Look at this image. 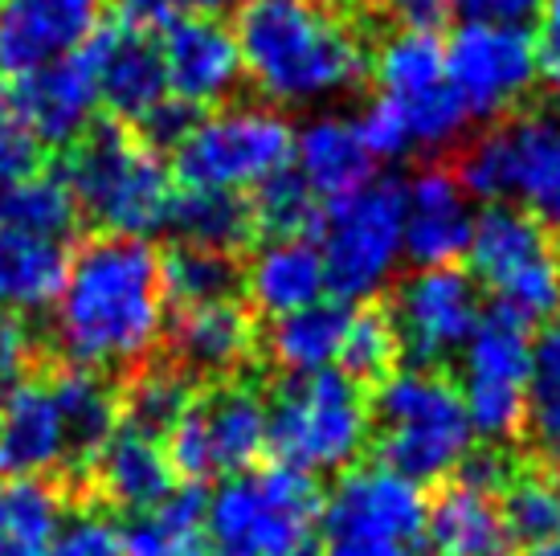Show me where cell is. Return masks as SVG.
I'll return each mask as SVG.
<instances>
[{"label":"cell","mask_w":560,"mask_h":556,"mask_svg":"<svg viewBox=\"0 0 560 556\" xmlns=\"http://www.w3.org/2000/svg\"><path fill=\"white\" fill-rule=\"evenodd\" d=\"M33 364V332L16 315H0V402L16 385L30 381Z\"/></svg>","instance_id":"ee69618b"},{"label":"cell","mask_w":560,"mask_h":556,"mask_svg":"<svg viewBox=\"0 0 560 556\" xmlns=\"http://www.w3.org/2000/svg\"><path fill=\"white\" fill-rule=\"evenodd\" d=\"M430 499L389 466H352L324 503V541H369L409 548L425 532Z\"/></svg>","instance_id":"2e32d148"},{"label":"cell","mask_w":560,"mask_h":556,"mask_svg":"<svg viewBox=\"0 0 560 556\" xmlns=\"http://www.w3.org/2000/svg\"><path fill=\"white\" fill-rule=\"evenodd\" d=\"M249 213H254V230H262L270 242L275 238H303V230L319 225V209H315L312 188L303 185L295 172H282L275 181H266L254 193Z\"/></svg>","instance_id":"ab89813d"},{"label":"cell","mask_w":560,"mask_h":556,"mask_svg":"<svg viewBox=\"0 0 560 556\" xmlns=\"http://www.w3.org/2000/svg\"><path fill=\"white\" fill-rule=\"evenodd\" d=\"M373 442V402L343 372L291 377L270 402V450L299 475L352 471Z\"/></svg>","instance_id":"8992f818"},{"label":"cell","mask_w":560,"mask_h":556,"mask_svg":"<svg viewBox=\"0 0 560 556\" xmlns=\"http://www.w3.org/2000/svg\"><path fill=\"white\" fill-rule=\"evenodd\" d=\"M42 172V143L21 127L9 99H0V185Z\"/></svg>","instance_id":"b9f144b4"},{"label":"cell","mask_w":560,"mask_h":556,"mask_svg":"<svg viewBox=\"0 0 560 556\" xmlns=\"http://www.w3.org/2000/svg\"><path fill=\"white\" fill-rule=\"evenodd\" d=\"M270 450V402L249 385H225L192 402L164 438L172 475L192 487L209 475H242Z\"/></svg>","instance_id":"8fae6325"},{"label":"cell","mask_w":560,"mask_h":556,"mask_svg":"<svg viewBox=\"0 0 560 556\" xmlns=\"http://www.w3.org/2000/svg\"><path fill=\"white\" fill-rule=\"evenodd\" d=\"M475 209L463 181L442 164L413 172L405 185V258L418 266H454L467 258Z\"/></svg>","instance_id":"7402d4cb"},{"label":"cell","mask_w":560,"mask_h":556,"mask_svg":"<svg viewBox=\"0 0 560 556\" xmlns=\"http://www.w3.org/2000/svg\"><path fill=\"white\" fill-rule=\"evenodd\" d=\"M49 471H79L62 402L49 381H25L0 402V475L42 479Z\"/></svg>","instance_id":"ffe728a7"},{"label":"cell","mask_w":560,"mask_h":556,"mask_svg":"<svg viewBox=\"0 0 560 556\" xmlns=\"http://www.w3.org/2000/svg\"><path fill=\"white\" fill-rule=\"evenodd\" d=\"M192 402H197V397H192V389H188V381L180 372H172V369L143 372L140 381H131L124 421L164 442L168 430L185 417V409Z\"/></svg>","instance_id":"f35d334b"},{"label":"cell","mask_w":560,"mask_h":556,"mask_svg":"<svg viewBox=\"0 0 560 556\" xmlns=\"http://www.w3.org/2000/svg\"><path fill=\"white\" fill-rule=\"evenodd\" d=\"M470 278L495 294L503 315L540 324L560 315V246L520 205H491L475 217Z\"/></svg>","instance_id":"ba28073f"},{"label":"cell","mask_w":560,"mask_h":556,"mask_svg":"<svg viewBox=\"0 0 560 556\" xmlns=\"http://www.w3.org/2000/svg\"><path fill=\"white\" fill-rule=\"evenodd\" d=\"M234 33L249 82L282 107L340 99L369 70L357 30L327 0H246Z\"/></svg>","instance_id":"7a4b0ae2"},{"label":"cell","mask_w":560,"mask_h":556,"mask_svg":"<svg viewBox=\"0 0 560 556\" xmlns=\"http://www.w3.org/2000/svg\"><path fill=\"white\" fill-rule=\"evenodd\" d=\"M9 107L37 143L70 148L91 131V115L98 107L91 49L82 46L58 62L16 78Z\"/></svg>","instance_id":"e0dca14e"},{"label":"cell","mask_w":560,"mask_h":556,"mask_svg":"<svg viewBox=\"0 0 560 556\" xmlns=\"http://www.w3.org/2000/svg\"><path fill=\"white\" fill-rule=\"evenodd\" d=\"M295 155V127L275 107L237 103L192 124L176 148V176L197 193H258L287 172Z\"/></svg>","instance_id":"52a82bcc"},{"label":"cell","mask_w":560,"mask_h":556,"mask_svg":"<svg viewBox=\"0 0 560 556\" xmlns=\"http://www.w3.org/2000/svg\"><path fill=\"white\" fill-rule=\"evenodd\" d=\"M324 499L312 475L291 466H262L230 475L205 499L209 556H303Z\"/></svg>","instance_id":"5b68a950"},{"label":"cell","mask_w":560,"mask_h":556,"mask_svg":"<svg viewBox=\"0 0 560 556\" xmlns=\"http://www.w3.org/2000/svg\"><path fill=\"white\" fill-rule=\"evenodd\" d=\"M291 164L299 169V181L312 188L315 201L327 205L343 201V197H352V193L376 181V160L364 136H360L357 119L336 115V111L312 115L299 127Z\"/></svg>","instance_id":"603a6c76"},{"label":"cell","mask_w":560,"mask_h":556,"mask_svg":"<svg viewBox=\"0 0 560 556\" xmlns=\"http://www.w3.org/2000/svg\"><path fill=\"white\" fill-rule=\"evenodd\" d=\"M499 508H503L512 541H524L536 548V544L560 536V483L552 475L528 471V475L508 479Z\"/></svg>","instance_id":"74e56055"},{"label":"cell","mask_w":560,"mask_h":556,"mask_svg":"<svg viewBox=\"0 0 560 556\" xmlns=\"http://www.w3.org/2000/svg\"><path fill=\"white\" fill-rule=\"evenodd\" d=\"M324 556H409V548L369 544V541H324Z\"/></svg>","instance_id":"f907efd6"},{"label":"cell","mask_w":560,"mask_h":556,"mask_svg":"<svg viewBox=\"0 0 560 556\" xmlns=\"http://www.w3.org/2000/svg\"><path fill=\"white\" fill-rule=\"evenodd\" d=\"M357 127H360V136H364V143H369L373 160H401V155L418 152L409 127L401 124V115H397L389 103H381V99H373V103L364 107Z\"/></svg>","instance_id":"7bdbcfd3"},{"label":"cell","mask_w":560,"mask_h":556,"mask_svg":"<svg viewBox=\"0 0 560 556\" xmlns=\"http://www.w3.org/2000/svg\"><path fill=\"white\" fill-rule=\"evenodd\" d=\"M376 99L389 103L413 136V148H446L463 136L467 107L446 74V46L434 33H393L373 58Z\"/></svg>","instance_id":"4fadbf2b"},{"label":"cell","mask_w":560,"mask_h":556,"mask_svg":"<svg viewBox=\"0 0 560 556\" xmlns=\"http://www.w3.org/2000/svg\"><path fill=\"white\" fill-rule=\"evenodd\" d=\"M327 291L364 303L385 291L405 258V185L373 181L319 217Z\"/></svg>","instance_id":"30bf717a"},{"label":"cell","mask_w":560,"mask_h":556,"mask_svg":"<svg viewBox=\"0 0 560 556\" xmlns=\"http://www.w3.org/2000/svg\"><path fill=\"white\" fill-rule=\"evenodd\" d=\"M397 327H393L389 311L381 308H357L348 311V324H343V344H340V364L343 377H352L357 385L364 381H385L397 364Z\"/></svg>","instance_id":"8d00e7d4"},{"label":"cell","mask_w":560,"mask_h":556,"mask_svg":"<svg viewBox=\"0 0 560 556\" xmlns=\"http://www.w3.org/2000/svg\"><path fill=\"white\" fill-rule=\"evenodd\" d=\"M49 385L58 393L66 414V426H70V442H74V463L94 466L98 450L107 447V438L119 426V402L107 389V381L98 372L86 369H62L58 377H49Z\"/></svg>","instance_id":"1f68e13d"},{"label":"cell","mask_w":560,"mask_h":556,"mask_svg":"<svg viewBox=\"0 0 560 556\" xmlns=\"http://www.w3.org/2000/svg\"><path fill=\"white\" fill-rule=\"evenodd\" d=\"M536 54H540V78L548 82V91L560 99V0H545L540 4Z\"/></svg>","instance_id":"681fc988"},{"label":"cell","mask_w":560,"mask_h":556,"mask_svg":"<svg viewBox=\"0 0 560 556\" xmlns=\"http://www.w3.org/2000/svg\"><path fill=\"white\" fill-rule=\"evenodd\" d=\"M524 430H528L536 454L545 463L560 466V315L548 320L545 332L532 340V385Z\"/></svg>","instance_id":"e575fe53"},{"label":"cell","mask_w":560,"mask_h":556,"mask_svg":"<svg viewBox=\"0 0 560 556\" xmlns=\"http://www.w3.org/2000/svg\"><path fill=\"white\" fill-rule=\"evenodd\" d=\"M249 303L266 311L270 320H282L291 311H303L327 294V275L319 246L307 238H275L266 242L254 263L242 275Z\"/></svg>","instance_id":"484cf974"},{"label":"cell","mask_w":560,"mask_h":556,"mask_svg":"<svg viewBox=\"0 0 560 556\" xmlns=\"http://www.w3.org/2000/svg\"><path fill=\"white\" fill-rule=\"evenodd\" d=\"M62 242L33 238L21 230L0 225V315H30V311L54 308V299L66 282Z\"/></svg>","instance_id":"83f0119b"},{"label":"cell","mask_w":560,"mask_h":556,"mask_svg":"<svg viewBox=\"0 0 560 556\" xmlns=\"http://www.w3.org/2000/svg\"><path fill=\"white\" fill-rule=\"evenodd\" d=\"M192 124H197V111L185 107L180 99H172L168 94V99L143 119L140 131H143V143H148V148H156V152L160 148H172V152H176V148L185 143L188 131H192Z\"/></svg>","instance_id":"f6af8a7d"},{"label":"cell","mask_w":560,"mask_h":556,"mask_svg":"<svg viewBox=\"0 0 560 556\" xmlns=\"http://www.w3.org/2000/svg\"><path fill=\"white\" fill-rule=\"evenodd\" d=\"M172 352L188 372H201V377L237 372L254 352V324L246 308L234 299L185 308L172 324Z\"/></svg>","instance_id":"4316f807"},{"label":"cell","mask_w":560,"mask_h":556,"mask_svg":"<svg viewBox=\"0 0 560 556\" xmlns=\"http://www.w3.org/2000/svg\"><path fill=\"white\" fill-rule=\"evenodd\" d=\"M467 197L503 205L508 197L560 238V115L532 111L475 139L454 172Z\"/></svg>","instance_id":"9c48e42d"},{"label":"cell","mask_w":560,"mask_h":556,"mask_svg":"<svg viewBox=\"0 0 560 556\" xmlns=\"http://www.w3.org/2000/svg\"><path fill=\"white\" fill-rule=\"evenodd\" d=\"M373 433L385 466L418 487L451 479L475 447L463 393L438 369H393L373 397Z\"/></svg>","instance_id":"3957f363"},{"label":"cell","mask_w":560,"mask_h":556,"mask_svg":"<svg viewBox=\"0 0 560 556\" xmlns=\"http://www.w3.org/2000/svg\"><path fill=\"white\" fill-rule=\"evenodd\" d=\"M0 225L49 238V242H66L79 225V201L62 176L33 172L16 185H0Z\"/></svg>","instance_id":"d6a6232c"},{"label":"cell","mask_w":560,"mask_h":556,"mask_svg":"<svg viewBox=\"0 0 560 556\" xmlns=\"http://www.w3.org/2000/svg\"><path fill=\"white\" fill-rule=\"evenodd\" d=\"M107 0H4L0 4V70L30 74L74 54L98 33Z\"/></svg>","instance_id":"d6986e66"},{"label":"cell","mask_w":560,"mask_h":556,"mask_svg":"<svg viewBox=\"0 0 560 556\" xmlns=\"http://www.w3.org/2000/svg\"><path fill=\"white\" fill-rule=\"evenodd\" d=\"M381 16L397 25V33H434L446 13H451V0H373Z\"/></svg>","instance_id":"c3c4849f"},{"label":"cell","mask_w":560,"mask_h":556,"mask_svg":"<svg viewBox=\"0 0 560 556\" xmlns=\"http://www.w3.org/2000/svg\"><path fill=\"white\" fill-rule=\"evenodd\" d=\"M62 520V495L49 483H0V556H49Z\"/></svg>","instance_id":"4dcf8cb0"},{"label":"cell","mask_w":560,"mask_h":556,"mask_svg":"<svg viewBox=\"0 0 560 556\" xmlns=\"http://www.w3.org/2000/svg\"><path fill=\"white\" fill-rule=\"evenodd\" d=\"M434 556H512V532L499 508V495L482 491L467 479L442 487L430 511L425 532Z\"/></svg>","instance_id":"cb8c5ba5"},{"label":"cell","mask_w":560,"mask_h":556,"mask_svg":"<svg viewBox=\"0 0 560 556\" xmlns=\"http://www.w3.org/2000/svg\"><path fill=\"white\" fill-rule=\"evenodd\" d=\"M168 230L180 238V246L234 254L237 246H246L249 238H254V213H249L246 197L185 188L172 201Z\"/></svg>","instance_id":"f546056e"},{"label":"cell","mask_w":560,"mask_h":556,"mask_svg":"<svg viewBox=\"0 0 560 556\" xmlns=\"http://www.w3.org/2000/svg\"><path fill=\"white\" fill-rule=\"evenodd\" d=\"M343 324H348V311L340 303H312L303 311H291L270 324L266 332V352L270 360L287 369L291 377H315V372H327L336 360H340V344H343Z\"/></svg>","instance_id":"f1b7e54d"},{"label":"cell","mask_w":560,"mask_h":556,"mask_svg":"<svg viewBox=\"0 0 560 556\" xmlns=\"http://www.w3.org/2000/svg\"><path fill=\"white\" fill-rule=\"evenodd\" d=\"M164 263L143 238H94L66 266L54 336L74 369H131L164 336Z\"/></svg>","instance_id":"6da1fadb"},{"label":"cell","mask_w":560,"mask_h":556,"mask_svg":"<svg viewBox=\"0 0 560 556\" xmlns=\"http://www.w3.org/2000/svg\"><path fill=\"white\" fill-rule=\"evenodd\" d=\"M62 181L79 201V213L94 217L110 238L148 242L156 230H168L176 201L168 164L124 127H91L66 160Z\"/></svg>","instance_id":"277c9868"},{"label":"cell","mask_w":560,"mask_h":556,"mask_svg":"<svg viewBox=\"0 0 560 556\" xmlns=\"http://www.w3.org/2000/svg\"><path fill=\"white\" fill-rule=\"evenodd\" d=\"M446 74L467 115L499 119L520 107L540 78L528 25H458L446 46Z\"/></svg>","instance_id":"5bb4252c"},{"label":"cell","mask_w":560,"mask_h":556,"mask_svg":"<svg viewBox=\"0 0 560 556\" xmlns=\"http://www.w3.org/2000/svg\"><path fill=\"white\" fill-rule=\"evenodd\" d=\"M463 377L458 393L467 405L475 433L487 442H512L524 430L532 385V336L503 311L482 315L479 327L463 344Z\"/></svg>","instance_id":"7c38bea8"},{"label":"cell","mask_w":560,"mask_h":556,"mask_svg":"<svg viewBox=\"0 0 560 556\" xmlns=\"http://www.w3.org/2000/svg\"><path fill=\"white\" fill-rule=\"evenodd\" d=\"M160 58H164L168 94L192 111L230 99L246 74L237 33L218 16H185L164 25Z\"/></svg>","instance_id":"ac0fdd59"},{"label":"cell","mask_w":560,"mask_h":556,"mask_svg":"<svg viewBox=\"0 0 560 556\" xmlns=\"http://www.w3.org/2000/svg\"><path fill=\"white\" fill-rule=\"evenodd\" d=\"M532 556H560V536H552V541H545V544H536V548H532Z\"/></svg>","instance_id":"816d5d0a"},{"label":"cell","mask_w":560,"mask_h":556,"mask_svg":"<svg viewBox=\"0 0 560 556\" xmlns=\"http://www.w3.org/2000/svg\"><path fill=\"white\" fill-rule=\"evenodd\" d=\"M230 0H124L127 16L136 25H172L185 16H213Z\"/></svg>","instance_id":"7dc6e473"},{"label":"cell","mask_w":560,"mask_h":556,"mask_svg":"<svg viewBox=\"0 0 560 556\" xmlns=\"http://www.w3.org/2000/svg\"><path fill=\"white\" fill-rule=\"evenodd\" d=\"M127 556H209L205 553V495L172 491L124 532Z\"/></svg>","instance_id":"836d02e7"},{"label":"cell","mask_w":560,"mask_h":556,"mask_svg":"<svg viewBox=\"0 0 560 556\" xmlns=\"http://www.w3.org/2000/svg\"><path fill=\"white\" fill-rule=\"evenodd\" d=\"M49 556H127V544L103 511H79L62 520Z\"/></svg>","instance_id":"60d3db41"},{"label":"cell","mask_w":560,"mask_h":556,"mask_svg":"<svg viewBox=\"0 0 560 556\" xmlns=\"http://www.w3.org/2000/svg\"><path fill=\"white\" fill-rule=\"evenodd\" d=\"M545 0H451L463 25H528Z\"/></svg>","instance_id":"bcb514c9"},{"label":"cell","mask_w":560,"mask_h":556,"mask_svg":"<svg viewBox=\"0 0 560 556\" xmlns=\"http://www.w3.org/2000/svg\"><path fill=\"white\" fill-rule=\"evenodd\" d=\"M98 82V103L127 124H143L168 99V78L160 58V37L148 25H107L86 42Z\"/></svg>","instance_id":"44dd1931"},{"label":"cell","mask_w":560,"mask_h":556,"mask_svg":"<svg viewBox=\"0 0 560 556\" xmlns=\"http://www.w3.org/2000/svg\"><path fill=\"white\" fill-rule=\"evenodd\" d=\"M94 483L98 491L107 495L110 503L119 508L143 511L160 508L176 487V475H172V463L164 454V442L152 438V433L136 430V426H115V433L107 438V447L98 450L94 459Z\"/></svg>","instance_id":"d4e9b609"},{"label":"cell","mask_w":560,"mask_h":556,"mask_svg":"<svg viewBox=\"0 0 560 556\" xmlns=\"http://www.w3.org/2000/svg\"><path fill=\"white\" fill-rule=\"evenodd\" d=\"M401 352L418 360V369H434L463 352L470 332L479 327V287L458 266H418L397 287L389 311Z\"/></svg>","instance_id":"9a60e30c"},{"label":"cell","mask_w":560,"mask_h":556,"mask_svg":"<svg viewBox=\"0 0 560 556\" xmlns=\"http://www.w3.org/2000/svg\"><path fill=\"white\" fill-rule=\"evenodd\" d=\"M164 263V294L176 308H205V303H225L242 291V270L234 254H213V250L176 246Z\"/></svg>","instance_id":"d590c367"}]
</instances>
